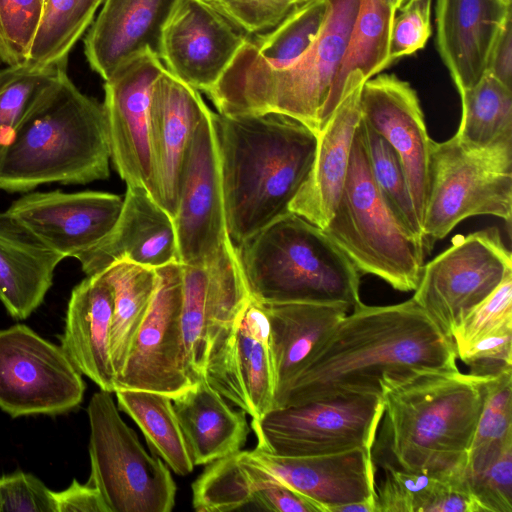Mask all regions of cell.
Instances as JSON below:
<instances>
[{
    "label": "cell",
    "instance_id": "cell-15",
    "mask_svg": "<svg viewBox=\"0 0 512 512\" xmlns=\"http://www.w3.org/2000/svg\"><path fill=\"white\" fill-rule=\"evenodd\" d=\"M211 113L208 108L198 122L182 169L178 207L173 218L182 265L204 266L232 244Z\"/></svg>",
    "mask_w": 512,
    "mask_h": 512
},
{
    "label": "cell",
    "instance_id": "cell-49",
    "mask_svg": "<svg viewBox=\"0 0 512 512\" xmlns=\"http://www.w3.org/2000/svg\"><path fill=\"white\" fill-rule=\"evenodd\" d=\"M0 512H56L54 491L29 473L4 475L0 477Z\"/></svg>",
    "mask_w": 512,
    "mask_h": 512
},
{
    "label": "cell",
    "instance_id": "cell-53",
    "mask_svg": "<svg viewBox=\"0 0 512 512\" xmlns=\"http://www.w3.org/2000/svg\"><path fill=\"white\" fill-rule=\"evenodd\" d=\"M388 2L397 10L402 6L404 0H388Z\"/></svg>",
    "mask_w": 512,
    "mask_h": 512
},
{
    "label": "cell",
    "instance_id": "cell-12",
    "mask_svg": "<svg viewBox=\"0 0 512 512\" xmlns=\"http://www.w3.org/2000/svg\"><path fill=\"white\" fill-rule=\"evenodd\" d=\"M81 373L61 346L24 324L0 330V408L12 417L60 414L83 400Z\"/></svg>",
    "mask_w": 512,
    "mask_h": 512
},
{
    "label": "cell",
    "instance_id": "cell-32",
    "mask_svg": "<svg viewBox=\"0 0 512 512\" xmlns=\"http://www.w3.org/2000/svg\"><path fill=\"white\" fill-rule=\"evenodd\" d=\"M396 9L388 0H360L348 45L334 80L324 123L337 106L347 76L359 71L366 80L388 68L392 25Z\"/></svg>",
    "mask_w": 512,
    "mask_h": 512
},
{
    "label": "cell",
    "instance_id": "cell-7",
    "mask_svg": "<svg viewBox=\"0 0 512 512\" xmlns=\"http://www.w3.org/2000/svg\"><path fill=\"white\" fill-rule=\"evenodd\" d=\"M323 230L358 271L375 275L399 291L416 289L428 254L424 240L398 220L380 194L360 122L338 204Z\"/></svg>",
    "mask_w": 512,
    "mask_h": 512
},
{
    "label": "cell",
    "instance_id": "cell-5",
    "mask_svg": "<svg viewBox=\"0 0 512 512\" xmlns=\"http://www.w3.org/2000/svg\"><path fill=\"white\" fill-rule=\"evenodd\" d=\"M238 261L249 294L261 303H361L356 266L328 235L288 212L241 242Z\"/></svg>",
    "mask_w": 512,
    "mask_h": 512
},
{
    "label": "cell",
    "instance_id": "cell-20",
    "mask_svg": "<svg viewBox=\"0 0 512 512\" xmlns=\"http://www.w3.org/2000/svg\"><path fill=\"white\" fill-rule=\"evenodd\" d=\"M360 111L361 119L397 153L422 225L429 190L432 139L416 91L394 74H378L362 86Z\"/></svg>",
    "mask_w": 512,
    "mask_h": 512
},
{
    "label": "cell",
    "instance_id": "cell-42",
    "mask_svg": "<svg viewBox=\"0 0 512 512\" xmlns=\"http://www.w3.org/2000/svg\"><path fill=\"white\" fill-rule=\"evenodd\" d=\"M45 0H0V61L27 64L38 33Z\"/></svg>",
    "mask_w": 512,
    "mask_h": 512
},
{
    "label": "cell",
    "instance_id": "cell-36",
    "mask_svg": "<svg viewBox=\"0 0 512 512\" xmlns=\"http://www.w3.org/2000/svg\"><path fill=\"white\" fill-rule=\"evenodd\" d=\"M509 444H512V369L488 379L464 479L483 471Z\"/></svg>",
    "mask_w": 512,
    "mask_h": 512
},
{
    "label": "cell",
    "instance_id": "cell-4",
    "mask_svg": "<svg viewBox=\"0 0 512 512\" xmlns=\"http://www.w3.org/2000/svg\"><path fill=\"white\" fill-rule=\"evenodd\" d=\"M110 159L103 103L83 94L64 73L0 149V190L104 180Z\"/></svg>",
    "mask_w": 512,
    "mask_h": 512
},
{
    "label": "cell",
    "instance_id": "cell-25",
    "mask_svg": "<svg viewBox=\"0 0 512 512\" xmlns=\"http://www.w3.org/2000/svg\"><path fill=\"white\" fill-rule=\"evenodd\" d=\"M512 0H436L437 52L461 94L484 75Z\"/></svg>",
    "mask_w": 512,
    "mask_h": 512
},
{
    "label": "cell",
    "instance_id": "cell-1",
    "mask_svg": "<svg viewBox=\"0 0 512 512\" xmlns=\"http://www.w3.org/2000/svg\"><path fill=\"white\" fill-rule=\"evenodd\" d=\"M339 322L276 394L274 408L349 395L383 396L421 373L457 369L453 340L411 298L362 302Z\"/></svg>",
    "mask_w": 512,
    "mask_h": 512
},
{
    "label": "cell",
    "instance_id": "cell-10",
    "mask_svg": "<svg viewBox=\"0 0 512 512\" xmlns=\"http://www.w3.org/2000/svg\"><path fill=\"white\" fill-rule=\"evenodd\" d=\"M512 274L511 252L496 228L457 235L423 265L412 299L450 339L455 327Z\"/></svg>",
    "mask_w": 512,
    "mask_h": 512
},
{
    "label": "cell",
    "instance_id": "cell-35",
    "mask_svg": "<svg viewBox=\"0 0 512 512\" xmlns=\"http://www.w3.org/2000/svg\"><path fill=\"white\" fill-rule=\"evenodd\" d=\"M459 95L462 114L454 136L460 143L483 149L512 140V89L485 72Z\"/></svg>",
    "mask_w": 512,
    "mask_h": 512
},
{
    "label": "cell",
    "instance_id": "cell-31",
    "mask_svg": "<svg viewBox=\"0 0 512 512\" xmlns=\"http://www.w3.org/2000/svg\"><path fill=\"white\" fill-rule=\"evenodd\" d=\"M328 9L327 0H309L297 5L273 29L248 36L223 75L277 71L293 66L316 41L325 24Z\"/></svg>",
    "mask_w": 512,
    "mask_h": 512
},
{
    "label": "cell",
    "instance_id": "cell-29",
    "mask_svg": "<svg viewBox=\"0 0 512 512\" xmlns=\"http://www.w3.org/2000/svg\"><path fill=\"white\" fill-rule=\"evenodd\" d=\"M172 401L194 466L241 451L249 434L246 413L232 409L205 378Z\"/></svg>",
    "mask_w": 512,
    "mask_h": 512
},
{
    "label": "cell",
    "instance_id": "cell-22",
    "mask_svg": "<svg viewBox=\"0 0 512 512\" xmlns=\"http://www.w3.org/2000/svg\"><path fill=\"white\" fill-rule=\"evenodd\" d=\"M208 109L198 90L164 69L150 100L152 176L149 193L172 217L178 207L182 169L193 132Z\"/></svg>",
    "mask_w": 512,
    "mask_h": 512
},
{
    "label": "cell",
    "instance_id": "cell-9",
    "mask_svg": "<svg viewBox=\"0 0 512 512\" xmlns=\"http://www.w3.org/2000/svg\"><path fill=\"white\" fill-rule=\"evenodd\" d=\"M88 483L101 494L109 512H170L176 484L169 467L150 455L119 414L110 392L92 395Z\"/></svg>",
    "mask_w": 512,
    "mask_h": 512
},
{
    "label": "cell",
    "instance_id": "cell-13",
    "mask_svg": "<svg viewBox=\"0 0 512 512\" xmlns=\"http://www.w3.org/2000/svg\"><path fill=\"white\" fill-rule=\"evenodd\" d=\"M156 271L151 305L116 377L115 390H147L174 398L194 385L185 365L182 268L180 263H170Z\"/></svg>",
    "mask_w": 512,
    "mask_h": 512
},
{
    "label": "cell",
    "instance_id": "cell-23",
    "mask_svg": "<svg viewBox=\"0 0 512 512\" xmlns=\"http://www.w3.org/2000/svg\"><path fill=\"white\" fill-rule=\"evenodd\" d=\"M365 81L359 71L347 76L337 106L317 134L310 173L289 206L290 212L322 230L334 214L347 176L352 143L361 119L360 96Z\"/></svg>",
    "mask_w": 512,
    "mask_h": 512
},
{
    "label": "cell",
    "instance_id": "cell-43",
    "mask_svg": "<svg viewBox=\"0 0 512 512\" xmlns=\"http://www.w3.org/2000/svg\"><path fill=\"white\" fill-rule=\"evenodd\" d=\"M509 322H512V274L455 327L452 333L455 353Z\"/></svg>",
    "mask_w": 512,
    "mask_h": 512
},
{
    "label": "cell",
    "instance_id": "cell-41",
    "mask_svg": "<svg viewBox=\"0 0 512 512\" xmlns=\"http://www.w3.org/2000/svg\"><path fill=\"white\" fill-rule=\"evenodd\" d=\"M380 466L384 477L375 485L376 512H433L449 482L458 478Z\"/></svg>",
    "mask_w": 512,
    "mask_h": 512
},
{
    "label": "cell",
    "instance_id": "cell-46",
    "mask_svg": "<svg viewBox=\"0 0 512 512\" xmlns=\"http://www.w3.org/2000/svg\"><path fill=\"white\" fill-rule=\"evenodd\" d=\"M432 0H408L400 7V14L394 17L389 62L423 49L431 34Z\"/></svg>",
    "mask_w": 512,
    "mask_h": 512
},
{
    "label": "cell",
    "instance_id": "cell-30",
    "mask_svg": "<svg viewBox=\"0 0 512 512\" xmlns=\"http://www.w3.org/2000/svg\"><path fill=\"white\" fill-rule=\"evenodd\" d=\"M261 303V302H260ZM270 327L277 392L309 361L350 308L340 303H261Z\"/></svg>",
    "mask_w": 512,
    "mask_h": 512
},
{
    "label": "cell",
    "instance_id": "cell-47",
    "mask_svg": "<svg viewBox=\"0 0 512 512\" xmlns=\"http://www.w3.org/2000/svg\"><path fill=\"white\" fill-rule=\"evenodd\" d=\"M238 457L253 489L250 505L275 512H322L314 502L246 461L240 451Z\"/></svg>",
    "mask_w": 512,
    "mask_h": 512
},
{
    "label": "cell",
    "instance_id": "cell-34",
    "mask_svg": "<svg viewBox=\"0 0 512 512\" xmlns=\"http://www.w3.org/2000/svg\"><path fill=\"white\" fill-rule=\"evenodd\" d=\"M114 393L119 410L133 419L151 450L175 474H190L194 464L172 398L162 393L137 389H117Z\"/></svg>",
    "mask_w": 512,
    "mask_h": 512
},
{
    "label": "cell",
    "instance_id": "cell-24",
    "mask_svg": "<svg viewBox=\"0 0 512 512\" xmlns=\"http://www.w3.org/2000/svg\"><path fill=\"white\" fill-rule=\"evenodd\" d=\"M78 261L87 276L119 261L154 269L179 263L173 219L145 187L127 186L113 229Z\"/></svg>",
    "mask_w": 512,
    "mask_h": 512
},
{
    "label": "cell",
    "instance_id": "cell-40",
    "mask_svg": "<svg viewBox=\"0 0 512 512\" xmlns=\"http://www.w3.org/2000/svg\"><path fill=\"white\" fill-rule=\"evenodd\" d=\"M252 488L238 452L215 460L192 484L197 512H228L250 505Z\"/></svg>",
    "mask_w": 512,
    "mask_h": 512
},
{
    "label": "cell",
    "instance_id": "cell-26",
    "mask_svg": "<svg viewBox=\"0 0 512 512\" xmlns=\"http://www.w3.org/2000/svg\"><path fill=\"white\" fill-rule=\"evenodd\" d=\"M178 0H104L85 38L87 61L104 81L133 58L159 57L163 29Z\"/></svg>",
    "mask_w": 512,
    "mask_h": 512
},
{
    "label": "cell",
    "instance_id": "cell-27",
    "mask_svg": "<svg viewBox=\"0 0 512 512\" xmlns=\"http://www.w3.org/2000/svg\"><path fill=\"white\" fill-rule=\"evenodd\" d=\"M114 295L101 274L87 276L70 295L61 348L79 372L100 390L115 392L110 351Z\"/></svg>",
    "mask_w": 512,
    "mask_h": 512
},
{
    "label": "cell",
    "instance_id": "cell-54",
    "mask_svg": "<svg viewBox=\"0 0 512 512\" xmlns=\"http://www.w3.org/2000/svg\"><path fill=\"white\" fill-rule=\"evenodd\" d=\"M307 1H309V0H296V4L300 5V4H302L304 2H307Z\"/></svg>",
    "mask_w": 512,
    "mask_h": 512
},
{
    "label": "cell",
    "instance_id": "cell-18",
    "mask_svg": "<svg viewBox=\"0 0 512 512\" xmlns=\"http://www.w3.org/2000/svg\"><path fill=\"white\" fill-rule=\"evenodd\" d=\"M164 69L160 58L147 52L125 63L104 84L111 160L127 186H142L148 192L151 92Z\"/></svg>",
    "mask_w": 512,
    "mask_h": 512
},
{
    "label": "cell",
    "instance_id": "cell-51",
    "mask_svg": "<svg viewBox=\"0 0 512 512\" xmlns=\"http://www.w3.org/2000/svg\"><path fill=\"white\" fill-rule=\"evenodd\" d=\"M486 72L512 89V17L506 21L495 41Z\"/></svg>",
    "mask_w": 512,
    "mask_h": 512
},
{
    "label": "cell",
    "instance_id": "cell-11",
    "mask_svg": "<svg viewBox=\"0 0 512 512\" xmlns=\"http://www.w3.org/2000/svg\"><path fill=\"white\" fill-rule=\"evenodd\" d=\"M383 410L382 397L349 395L273 408L252 429L258 447L282 456L373 450Z\"/></svg>",
    "mask_w": 512,
    "mask_h": 512
},
{
    "label": "cell",
    "instance_id": "cell-2",
    "mask_svg": "<svg viewBox=\"0 0 512 512\" xmlns=\"http://www.w3.org/2000/svg\"><path fill=\"white\" fill-rule=\"evenodd\" d=\"M227 230L236 247L287 214L312 168L317 135L278 113H211Z\"/></svg>",
    "mask_w": 512,
    "mask_h": 512
},
{
    "label": "cell",
    "instance_id": "cell-19",
    "mask_svg": "<svg viewBox=\"0 0 512 512\" xmlns=\"http://www.w3.org/2000/svg\"><path fill=\"white\" fill-rule=\"evenodd\" d=\"M122 206L112 193L56 190L26 194L6 212L48 248L78 260L110 233Z\"/></svg>",
    "mask_w": 512,
    "mask_h": 512
},
{
    "label": "cell",
    "instance_id": "cell-33",
    "mask_svg": "<svg viewBox=\"0 0 512 512\" xmlns=\"http://www.w3.org/2000/svg\"><path fill=\"white\" fill-rule=\"evenodd\" d=\"M98 274L110 284L114 295L110 351L117 377L149 310L158 275L154 268L128 261L115 262Z\"/></svg>",
    "mask_w": 512,
    "mask_h": 512
},
{
    "label": "cell",
    "instance_id": "cell-50",
    "mask_svg": "<svg viewBox=\"0 0 512 512\" xmlns=\"http://www.w3.org/2000/svg\"><path fill=\"white\" fill-rule=\"evenodd\" d=\"M56 512H109L100 492L76 479L66 489L54 492Z\"/></svg>",
    "mask_w": 512,
    "mask_h": 512
},
{
    "label": "cell",
    "instance_id": "cell-16",
    "mask_svg": "<svg viewBox=\"0 0 512 512\" xmlns=\"http://www.w3.org/2000/svg\"><path fill=\"white\" fill-rule=\"evenodd\" d=\"M181 326L187 374L193 384L205 378L214 342L250 297L230 244L204 266L182 265Z\"/></svg>",
    "mask_w": 512,
    "mask_h": 512
},
{
    "label": "cell",
    "instance_id": "cell-28",
    "mask_svg": "<svg viewBox=\"0 0 512 512\" xmlns=\"http://www.w3.org/2000/svg\"><path fill=\"white\" fill-rule=\"evenodd\" d=\"M64 258L0 212V301L13 318L26 319L41 305Z\"/></svg>",
    "mask_w": 512,
    "mask_h": 512
},
{
    "label": "cell",
    "instance_id": "cell-45",
    "mask_svg": "<svg viewBox=\"0 0 512 512\" xmlns=\"http://www.w3.org/2000/svg\"><path fill=\"white\" fill-rule=\"evenodd\" d=\"M465 481L481 512H512V444L483 471Z\"/></svg>",
    "mask_w": 512,
    "mask_h": 512
},
{
    "label": "cell",
    "instance_id": "cell-14",
    "mask_svg": "<svg viewBox=\"0 0 512 512\" xmlns=\"http://www.w3.org/2000/svg\"><path fill=\"white\" fill-rule=\"evenodd\" d=\"M204 377L252 421L274 408L277 381L270 327L264 308L253 297L217 337Z\"/></svg>",
    "mask_w": 512,
    "mask_h": 512
},
{
    "label": "cell",
    "instance_id": "cell-52",
    "mask_svg": "<svg viewBox=\"0 0 512 512\" xmlns=\"http://www.w3.org/2000/svg\"><path fill=\"white\" fill-rule=\"evenodd\" d=\"M337 512H376V500L370 499L347 504L338 508Z\"/></svg>",
    "mask_w": 512,
    "mask_h": 512
},
{
    "label": "cell",
    "instance_id": "cell-21",
    "mask_svg": "<svg viewBox=\"0 0 512 512\" xmlns=\"http://www.w3.org/2000/svg\"><path fill=\"white\" fill-rule=\"evenodd\" d=\"M241 456L314 502L322 512L375 499L372 450L357 448L311 456H282L256 446Z\"/></svg>",
    "mask_w": 512,
    "mask_h": 512
},
{
    "label": "cell",
    "instance_id": "cell-48",
    "mask_svg": "<svg viewBox=\"0 0 512 512\" xmlns=\"http://www.w3.org/2000/svg\"><path fill=\"white\" fill-rule=\"evenodd\" d=\"M456 356L476 376H495L512 369V322L481 337Z\"/></svg>",
    "mask_w": 512,
    "mask_h": 512
},
{
    "label": "cell",
    "instance_id": "cell-8",
    "mask_svg": "<svg viewBox=\"0 0 512 512\" xmlns=\"http://www.w3.org/2000/svg\"><path fill=\"white\" fill-rule=\"evenodd\" d=\"M476 215H492L511 225L512 140L483 149L468 148L455 136L432 140L422 222L427 252L458 223Z\"/></svg>",
    "mask_w": 512,
    "mask_h": 512
},
{
    "label": "cell",
    "instance_id": "cell-3",
    "mask_svg": "<svg viewBox=\"0 0 512 512\" xmlns=\"http://www.w3.org/2000/svg\"><path fill=\"white\" fill-rule=\"evenodd\" d=\"M489 377L457 368L421 373L386 388L374 463L464 477Z\"/></svg>",
    "mask_w": 512,
    "mask_h": 512
},
{
    "label": "cell",
    "instance_id": "cell-37",
    "mask_svg": "<svg viewBox=\"0 0 512 512\" xmlns=\"http://www.w3.org/2000/svg\"><path fill=\"white\" fill-rule=\"evenodd\" d=\"M104 0H45L42 21L27 64L66 63L70 50L92 23Z\"/></svg>",
    "mask_w": 512,
    "mask_h": 512
},
{
    "label": "cell",
    "instance_id": "cell-44",
    "mask_svg": "<svg viewBox=\"0 0 512 512\" xmlns=\"http://www.w3.org/2000/svg\"><path fill=\"white\" fill-rule=\"evenodd\" d=\"M246 35L276 27L297 6L296 0H206Z\"/></svg>",
    "mask_w": 512,
    "mask_h": 512
},
{
    "label": "cell",
    "instance_id": "cell-6",
    "mask_svg": "<svg viewBox=\"0 0 512 512\" xmlns=\"http://www.w3.org/2000/svg\"><path fill=\"white\" fill-rule=\"evenodd\" d=\"M327 1L328 14L319 36L293 66L220 77L206 92L218 113H278L300 121L316 135L319 133L360 0Z\"/></svg>",
    "mask_w": 512,
    "mask_h": 512
},
{
    "label": "cell",
    "instance_id": "cell-17",
    "mask_svg": "<svg viewBox=\"0 0 512 512\" xmlns=\"http://www.w3.org/2000/svg\"><path fill=\"white\" fill-rule=\"evenodd\" d=\"M248 35L206 0H178L162 33L159 58L176 78L205 93Z\"/></svg>",
    "mask_w": 512,
    "mask_h": 512
},
{
    "label": "cell",
    "instance_id": "cell-39",
    "mask_svg": "<svg viewBox=\"0 0 512 512\" xmlns=\"http://www.w3.org/2000/svg\"><path fill=\"white\" fill-rule=\"evenodd\" d=\"M360 125L370 171L380 194L398 220L410 232L424 240L422 225L417 216L397 153L380 134L362 119Z\"/></svg>",
    "mask_w": 512,
    "mask_h": 512
},
{
    "label": "cell",
    "instance_id": "cell-38",
    "mask_svg": "<svg viewBox=\"0 0 512 512\" xmlns=\"http://www.w3.org/2000/svg\"><path fill=\"white\" fill-rule=\"evenodd\" d=\"M66 63L29 64L0 70V149L41 96L66 73Z\"/></svg>",
    "mask_w": 512,
    "mask_h": 512
}]
</instances>
